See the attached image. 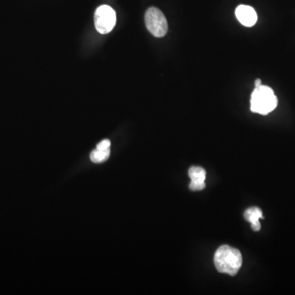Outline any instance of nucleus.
I'll list each match as a JSON object with an SVG mask.
<instances>
[{"label": "nucleus", "mask_w": 295, "mask_h": 295, "mask_svg": "<svg viewBox=\"0 0 295 295\" xmlns=\"http://www.w3.org/2000/svg\"><path fill=\"white\" fill-rule=\"evenodd\" d=\"M242 263V255L237 249L222 245L216 251L214 265L218 272L234 276L240 271Z\"/></svg>", "instance_id": "obj_1"}, {"label": "nucleus", "mask_w": 295, "mask_h": 295, "mask_svg": "<svg viewBox=\"0 0 295 295\" xmlns=\"http://www.w3.org/2000/svg\"><path fill=\"white\" fill-rule=\"evenodd\" d=\"M278 99L270 87L260 85L255 87L251 95V111L266 115L277 107Z\"/></svg>", "instance_id": "obj_2"}, {"label": "nucleus", "mask_w": 295, "mask_h": 295, "mask_svg": "<svg viewBox=\"0 0 295 295\" xmlns=\"http://www.w3.org/2000/svg\"><path fill=\"white\" fill-rule=\"evenodd\" d=\"M147 29L155 37L161 38L166 36L168 31L167 18L159 9L151 7L148 9L144 16Z\"/></svg>", "instance_id": "obj_3"}, {"label": "nucleus", "mask_w": 295, "mask_h": 295, "mask_svg": "<svg viewBox=\"0 0 295 295\" xmlns=\"http://www.w3.org/2000/svg\"><path fill=\"white\" fill-rule=\"evenodd\" d=\"M117 17L114 9L109 5H101L96 9L94 14V24L96 30L100 34H108L115 27Z\"/></svg>", "instance_id": "obj_4"}, {"label": "nucleus", "mask_w": 295, "mask_h": 295, "mask_svg": "<svg viewBox=\"0 0 295 295\" xmlns=\"http://www.w3.org/2000/svg\"><path fill=\"white\" fill-rule=\"evenodd\" d=\"M235 16L239 22L245 27H253L257 23V13L249 5H239L235 9Z\"/></svg>", "instance_id": "obj_5"}, {"label": "nucleus", "mask_w": 295, "mask_h": 295, "mask_svg": "<svg viewBox=\"0 0 295 295\" xmlns=\"http://www.w3.org/2000/svg\"><path fill=\"white\" fill-rule=\"evenodd\" d=\"M189 178L191 183L189 189L193 191H200L205 188V180L206 178V171L200 167H192L189 170Z\"/></svg>", "instance_id": "obj_6"}, {"label": "nucleus", "mask_w": 295, "mask_h": 295, "mask_svg": "<svg viewBox=\"0 0 295 295\" xmlns=\"http://www.w3.org/2000/svg\"><path fill=\"white\" fill-rule=\"evenodd\" d=\"M244 217L246 221L250 222L253 231H259L260 229H261L259 219L260 218H263L262 210L259 208L252 207V208L246 209L244 212Z\"/></svg>", "instance_id": "obj_7"}, {"label": "nucleus", "mask_w": 295, "mask_h": 295, "mask_svg": "<svg viewBox=\"0 0 295 295\" xmlns=\"http://www.w3.org/2000/svg\"><path fill=\"white\" fill-rule=\"evenodd\" d=\"M109 155H110V149H96L90 153V159L94 163H102L109 158Z\"/></svg>", "instance_id": "obj_8"}, {"label": "nucleus", "mask_w": 295, "mask_h": 295, "mask_svg": "<svg viewBox=\"0 0 295 295\" xmlns=\"http://www.w3.org/2000/svg\"><path fill=\"white\" fill-rule=\"evenodd\" d=\"M111 146V142L109 140H104L101 142L99 143L96 149H109Z\"/></svg>", "instance_id": "obj_9"}, {"label": "nucleus", "mask_w": 295, "mask_h": 295, "mask_svg": "<svg viewBox=\"0 0 295 295\" xmlns=\"http://www.w3.org/2000/svg\"><path fill=\"white\" fill-rule=\"evenodd\" d=\"M260 85H262V81L259 79H257V80H255V87H258Z\"/></svg>", "instance_id": "obj_10"}]
</instances>
